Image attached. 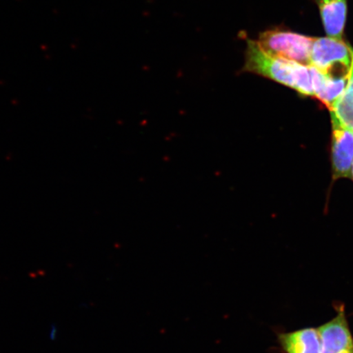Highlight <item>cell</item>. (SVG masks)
Wrapping results in <instances>:
<instances>
[{"instance_id": "6da1fadb", "label": "cell", "mask_w": 353, "mask_h": 353, "mask_svg": "<svg viewBox=\"0 0 353 353\" xmlns=\"http://www.w3.org/2000/svg\"><path fill=\"white\" fill-rule=\"evenodd\" d=\"M243 72L253 73L289 87L299 94L314 97L315 68L272 56L254 39H247Z\"/></svg>"}, {"instance_id": "7a4b0ae2", "label": "cell", "mask_w": 353, "mask_h": 353, "mask_svg": "<svg viewBox=\"0 0 353 353\" xmlns=\"http://www.w3.org/2000/svg\"><path fill=\"white\" fill-rule=\"evenodd\" d=\"M314 39L288 30L273 28L260 33L255 41L269 54L308 65Z\"/></svg>"}, {"instance_id": "3957f363", "label": "cell", "mask_w": 353, "mask_h": 353, "mask_svg": "<svg viewBox=\"0 0 353 353\" xmlns=\"http://www.w3.org/2000/svg\"><path fill=\"white\" fill-rule=\"evenodd\" d=\"M353 60V48L343 39L315 38L310 65L324 74L348 76Z\"/></svg>"}, {"instance_id": "277c9868", "label": "cell", "mask_w": 353, "mask_h": 353, "mask_svg": "<svg viewBox=\"0 0 353 353\" xmlns=\"http://www.w3.org/2000/svg\"><path fill=\"white\" fill-rule=\"evenodd\" d=\"M336 316L317 327L321 339V353H353V335L348 324L345 307L335 306Z\"/></svg>"}, {"instance_id": "5b68a950", "label": "cell", "mask_w": 353, "mask_h": 353, "mask_svg": "<svg viewBox=\"0 0 353 353\" xmlns=\"http://www.w3.org/2000/svg\"><path fill=\"white\" fill-rule=\"evenodd\" d=\"M332 165L334 179L350 178L353 164V131L343 126L333 114Z\"/></svg>"}, {"instance_id": "8992f818", "label": "cell", "mask_w": 353, "mask_h": 353, "mask_svg": "<svg viewBox=\"0 0 353 353\" xmlns=\"http://www.w3.org/2000/svg\"><path fill=\"white\" fill-rule=\"evenodd\" d=\"M277 343L282 353H321L320 335L315 327L277 333Z\"/></svg>"}, {"instance_id": "52a82bcc", "label": "cell", "mask_w": 353, "mask_h": 353, "mask_svg": "<svg viewBox=\"0 0 353 353\" xmlns=\"http://www.w3.org/2000/svg\"><path fill=\"white\" fill-rule=\"evenodd\" d=\"M328 37L343 39L347 16V0H315Z\"/></svg>"}, {"instance_id": "ba28073f", "label": "cell", "mask_w": 353, "mask_h": 353, "mask_svg": "<svg viewBox=\"0 0 353 353\" xmlns=\"http://www.w3.org/2000/svg\"><path fill=\"white\" fill-rule=\"evenodd\" d=\"M348 76L324 74L315 68L314 97L330 110L341 98L347 85Z\"/></svg>"}, {"instance_id": "9c48e42d", "label": "cell", "mask_w": 353, "mask_h": 353, "mask_svg": "<svg viewBox=\"0 0 353 353\" xmlns=\"http://www.w3.org/2000/svg\"><path fill=\"white\" fill-rule=\"evenodd\" d=\"M330 113L333 114L343 126L353 131V60L345 90L330 110Z\"/></svg>"}, {"instance_id": "30bf717a", "label": "cell", "mask_w": 353, "mask_h": 353, "mask_svg": "<svg viewBox=\"0 0 353 353\" xmlns=\"http://www.w3.org/2000/svg\"><path fill=\"white\" fill-rule=\"evenodd\" d=\"M57 329L55 325H52L50 331V336L52 341H55L57 337Z\"/></svg>"}, {"instance_id": "8fae6325", "label": "cell", "mask_w": 353, "mask_h": 353, "mask_svg": "<svg viewBox=\"0 0 353 353\" xmlns=\"http://www.w3.org/2000/svg\"><path fill=\"white\" fill-rule=\"evenodd\" d=\"M351 176H352V180H353V164H352V166Z\"/></svg>"}]
</instances>
